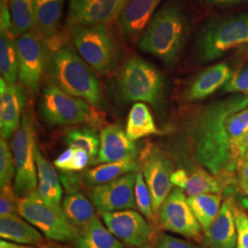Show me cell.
I'll list each match as a JSON object with an SVG mask.
<instances>
[{
	"label": "cell",
	"mask_w": 248,
	"mask_h": 248,
	"mask_svg": "<svg viewBox=\"0 0 248 248\" xmlns=\"http://www.w3.org/2000/svg\"><path fill=\"white\" fill-rule=\"evenodd\" d=\"M20 215L0 218V236L17 244L42 245L45 239L41 231L22 220Z\"/></svg>",
	"instance_id": "d4e9b609"
},
{
	"label": "cell",
	"mask_w": 248,
	"mask_h": 248,
	"mask_svg": "<svg viewBox=\"0 0 248 248\" xmlns=\"http://www.w3.org/2000/svg\"><path fill=\"white\" fill-rule=\"evenodd\" d=\"M138 148L123 129L108 126L100 132V146L98 156L93 164L117 163L135 160Z\"/></svg>",
	"instance_id": "d6986e66"
},
{
	"label": "cell",
	"mask_w": 248,
	"mask_h": 248,
	"mask_svg": "<svg viewBox=\"0 0 248 248\" xmlns=\"http://www.w3.org/2000/svg\"><path fill=\"white\" fill-rule=\"evenodd\" d=\"M180 188L185 190L188 197L208 193L220 194L222 191V186L218 180L205 170H197L190 175L187 174Z\"/></svg>",
	"instance_id": "1f68e13d"
},
{
	"label": "cell",
	"mask_w": 248,
	"mask_h": 248,
	"mask_svg": "<svg viewBox=\"0 0 248 248\" xmlns=\"http://www.w3.org/2000/svg\"><path fill=\"white\" fill-rule=\"evenodd\" d=\"M248 106V94H235L197 109L188 120L191 153L213 176L232 172L239 165L231 144L227 119Z\"/></svg>",
	"instance_id": "6da1fadb"
},
{
	"label": "cell",
	"mask_w": 248,
	"mask_h": 248,
	"mask_svg": "<svg viewBox=\"0 0 248 248\" xmlns=\"http://www.w3.org/2000/svg\"><path fill=\"white\" fill-rule=\"evenodd\" d=\"M64 140L68 147L85 151L90 157V164L98 156L100 136L90 126L72 129L66 133Z\"/></svg>",
	"instance_id": "4dcf8cb0"
},
{
	"label": "cell",
	"mask_w": 248,
	"mask_h": 248,
	"mask_svg": "<svg viewBox=\"0 0 248 248\" xmlns=\"http://www.w3.org/2000/svg\"><path fill=\"white\" fill-rule=\"evenodd\" d=\"M245 50H248V9L206 20L197 32L193 49L197 60L202 62Z\"/></svg>",
	"instance_id": "277c9868"
},
{
	"label": "cell",
	"mask_w": 248,
	"mask_h": 248,
	"mask_svg": "<svg viewBox=\"0 0 248 248\" xmlns=\"http://www.w3.org/2000/svg\"><path fill=\"white\" fill-rule=\"evenodd\" d=\"M107 228L117 238L132 247H142L152 235V228L142 214L133 210L102 213Z\"/></svg>",
	"instance_id": "9a60e30c"
},
{
	"label": "cell",
	"mask_w": 248,
	"mask_h": 248,
	"mask_svg": "<svg viewBox=\"0 0 248 248\" xmlns=\"http://www.w3.org/2000/svg\"><path fill=\"white\" fill-rule=\"evenodd\" d=\"M248 149V133L247 135L242 139V141L238 144V150H239L240 155L242 160L244 159L246 153Z\"/></svg>",
	"instance_id": "7bdbcfd3"
},
{
	"label": "cell",
	"mask_w": 248,
	"mask_h": 248,
	"mask_svg": "<svg viewBox=\"0 0 248 248\" xmlns=\"http://www.w3.org/2000/svg\"><path fill=\"white\" fill-rule=\"evenodd\" d=\"M206 243L210 248H236L237 232L233 214V204L225 201L215 221L205 232Z\"/></svg>",
	"instance_id": "44dd1931"
},
{
	"label": "cell",
	"mask_w": 248,
	"mask_h": 248,
	"mask_svg": "<svg viewBox=\"0 0 248 248\" xmlns=\"http://www.w3.org/2000/svg\"><path fill=\"white\" fill-rule=\"evenodd\" d=\"M16 177V165L12 149L5 140H0V186H9Z\"/></svg>",
	"instance_id": "836d02e7"
},
{
	"label": "cell",
	"mask_w": 248,
	"mask_h": 248,
	"mask_svg": "<svg viewBox=\"0 0 248 248\" xmlns=\"http://www.w3.org/2000/svg\"><path fill=\"white\" fill-rule=\"evenodd\" d=\"M140 169V164L135 160L106 163L88 170L85 174V179L90 185L98 186L110 182L126 174L138 172Z\"/></svg>",
	"instance_id": "83f0119b"
},
{
	"label": "cell",
	"mask_w": 248,
	"mask_h": 248,
	"mask_svg": "<svg viewBox=\"0 0 248 248\" xmlns=\"http://www.w3.org/2000/svg\"><path fill=\"white\" fill-rule=\"evenodd\" d=\"M159 222L165 230L178 233L189 239L202 238V227L191 211L183 189L171 190L158 212Z\"/></svg>",
	"instance_id": "8fae6325"
},
{
	"label": "cell",
	"mask_w": 248,
	"mask_h": 248,
	"mask_svg": "<svg viewBox=\"0 0 248 248\" xmlns=\"http://www.w3.org/2000/svg\"><path fill=\"white\" fill-rule=\"evenodd\" d=\"M230 66L226 62L211 65L201 72L186 89L184 98L186 101L202 100L213 95L223 87L232 78Z\"/></svg>",
	"instance_id": "ffe728a7"
},
{
	"label": "cell",
	"mask_w": 248,
	"mask_h": 248,
	"mask_svg": "<svg viewBox=\"0 0 248 248\" xmlns=\"http://www.w3.org/2000/svg\"><path fill=\"white\" fill-rule=\"evenodd\" d=\"M36 167L38 174L37 192L45 203L53 208H62V188L53 166L45 159L40 149L36 148Z\"/></svg>",
	"instance_id": "7402d4cb"
},
{
	"label": "cell",
	"mask_w": 248,
	"mask_h": 248,
	"mask_svg": "<svg viewBox=\"0 0 248 248\" xmlns=\"http://www.w3.org/2000/svg\"><path fill=\"white\" fill-rule=\"evenodd\" d=\"M125 133L133 142L142 137L159 134L150 109L145 103L136 102L133 104L128 116Z\"/></svg>",
	"instance_id": "4316f807"
},
{
	"label": "cell",
	"mask_w": 248,
	"mask_h": 248,
	"mask_svg": "<svg viewBox=\"0 0 248 248\" xmlns=\"http://www.w3.org/2000/svg\"><path fill=\"white\" fill-rule=\"evenodd\" d=\"M63 5L64 0H36L34 29L47 42L57 33Z\"/></svg>",
	"instance_id": "cb8c5ba5"
},
{
	"label": "cell",
	"mask_w": 248,
	"mask_h": 248,
	"mask_svg": "<svg viewBox=\"0 0 248 248\" xmlns=\"http://www.w3.org/2000/svg\"><path fill=\"white\" fill-rule=\"evenodd\" d=\"M223 91L226 93L248 94V62L240 71L232 76L223 86Z\"/></svg>",
	"instance_id": "d590c367"
},
{
	"label": "cell",
	"mask_w": 248,
	"mask_h": 248,
	"mask_svg": "<svg viewBox=\"0 0 248 248\" xmlns=\"http://www.w3.org/2000/svg\"><path fill=\"white\" fill-rule=\"evenodd\" d=\"M18 51V79L31 93L41 86L51 53L48 42L35 29L16 38Z\"/></svg>",
	"instance_id": "30bf717a"
},
{
	"label": "cell",
	"mask_w": 248,
	"mask_h": 248,
	"mask_svg": "<svg viewBox=\"0 0 248 248\" xmlns=\"http://www.w3.org/2000/svg\"><path fill=\"white\" fill-rule=\"evenodd\" d=\"M35 6L36 0H10L12 31L16 38L34 28Z\"/></svg>",
	"instance_id": "f546056e"
},
{
	"label": "cell",
	"mask_w": 248,
	"mask_h": 248,
	"mask_svg": "<svg viewBox=\"0 0 248 248\" xmlns=\"http://www.w3.org/2000/svg\"><path fill=\"white\" fill-rule=\"evenodd\" d=\"M134 199L136 207L139 210V212L147 219L153 220L155 215L153 209V199L141 171L136 172L134 185Z\"/></svg>",
	"instance_id": "d6a6232c"
},
{
	"label": "cell",
	"mask_w": 248,
	"mask_h": 248,
	"mask_svg": "<svg viewBox=\"0 0 248 248\" xmlns=\"http://www.w3.org/2000/svg\"><path fill=\"white\" fill-rule=\"evenodd\" d=\"M155 244L157 248H207L162 232L155 236Z\"/></svg>",
	"instance_id": "74e56055"
},
{
	"label": "cell",
	"mask_w": 248,
	"mask_h": 248,
	"mask_svg": "<svg viewBox=\"0 0 248 248\" xmlns=\"http://www.w3.org/2000/svg\"><path fill=\"white\" fill-rule=\"evenodd\" d=\"M135 173H129L114 180L93 186L91 200L99 213L131 210L136 207L134 199Z\"/></svg>",
	"instance_id": "5bb4252c"
},
{
	"label": "cell",
	"mask_w": 248,
	"mask_h": 248,
	"mask_svg": "<svg viewBox=\"0 0 248 248\" xmlns=\"http://www.w3.org/2000/svg\"><path fill=\"white\" fill-rule=\"evenodd\" d=\"M18 197L12 185L1 187L0 194V217L19 215L18 212Z\"/></svg>",
	"instance_id": "e575fe53"
},
{
	"label": "cell",
	"mask_w": 248,
	"mask_h": 248,
	"mask_svg": "<svg viewBox=\"0 0 248 248\" xmlns=\"http://www.w3.org/2000/svg\"><path fill=\"white\" fill-rule=\"evenodd\" d=\"M209 5H213L221 8H227L237 5H243L248 3V0H203Z\"/></svg>",
	"instance_id": "b9f144b4"
},
{
	"label": "cell",
	"mask_w": 248,
	"mask_h": 248,
	"mask_svg": "<svg viewBox=\"0 0 248 248\" xmlns=\"http://www.w3.org/2000/svg\"><path fill=\"white\" fill-rule=\"evenodd\" d=\"M39 110L46 124L53 126L87 124L97 126L101 118L88 101L67 94L53 81L46 83L39 102Z\"/></svg>",
	"instance_id": "5b68a950"
},
{
	"label": "cell",
	"mask_w": 248,
	"mask_h": 248,
	"mask_svg": "<svg viewBox=\"0 0 248 248\" xmlns=\"http://www.w3.org/2000/svg\"><path fill=\"white\" fill-rule=\"evenodd\" d=\"M239 187L242 193L248 196V160H244L241 165Z\"/></svg>",
	"instance_id": "ab89813d"
},
{
	"label": "cell",
	"mask_w": 248,
	"mask_h": 248,
	"mask_svg": "<svg viewBox=\"0 0 248 248\" xmlns=\"http://www.w3.org/2000/svg\"><path fill=\"white\" fill-rule=\"evenodd\" d=\"M127 0H69L66 18L72 31L79 27L106 24L117 19Z\"/></svg>",
	"instance_id": "4fadbf2b"
},
{
	"label": "cell",
	"mask_w": 248,
	"mask_h": 248,
	"mask_svg": "<svg viewBox=\"0 0 248 248\" xmlns=\"http://www.w3.org/2000/svg\"><path fill=\"white\" fill-rule=\"evenodd\" d=\"M0 248H56L46 245V244H42V245H25V244H17L13 242H9L7 240L1 239L0 241Z\"/></svg>",
	"instance_id": "60d3db41"
},
{
	"label": "cell",
	"mask_w": 248,
	"mask_h": 248,
	"mask_svg": "<svg viewBox=\"0 0 248 248\" xmlns=\"http://www.w3.org/2000/svg\"><path fill=\"white\" fill-rule=\"evenodd\" d=\"M79 231L78 237L74 242L76 248H124L98 217Z\"/></svg>",
	"instance_id": "484cf974"
},
{
	"label": "cell",
	"mask_w": 248,
	"mask_h": 248,
	"mask_svg": "<svg viewBox=\"0 0 248 248\" xmlns=\"http://www.w3.org/2000/svg\"><path fill=\"white\" fill-rule=\"evenodd\" d=\"M140 248H156L155 247H154V246H152V245H148V244H145V245H143L142 247H141Z\"/></svg>",
	"instance_id": "ee69618b"
},
{
	"label": "cell",
	"mask_w": 248,
	"mask_h": 248,
	"mask_svg": "<svg viewBox=\"0 0 248 248\" xmlns=\"http://www.w3.org/2000/svg\"><path fill=\"white\" fill-rule=\"evenodd\" d=\"M64 188L66 194L62 200L63 213L69 222L81 230L96 217L95 206L80 192L77 185L65 186Z\"/></svg>",
	"instance_id": "603a6c76"
},
{
	"label": "cell",
	"mask_w": 248,
	"mask_h": 248,
	"mask_svg": "<svg viewBox=\"0 0 248 248\" xmlns=\"http://www.w3.org/2000/svg\"><path fill=\"white\" fill-rule=\"evenodd\" d=\"M26 103L25 93L18 84H8L0 78V134L2 139H9L21 124V113Z\"/></svg>",
	"instance_id": "e0dca14e"
},
{
	"label": "cell",
	"mask_w": 248,
	"mask_h": 248,
	"mask_svg": "<svg viewBox=\"0 0 248 248\" xmlns=\"http://www.w3.org/2000/svg\"><path fill=\"white\" fill-rule=\"evenodd\" d=\"M233 214L237 232L236 248H248V217L243 210L233 205Z\"/></svg>",
	"instance_id": "8d00e7d4"
},
{
	"label": "cell",
	"mask_w": 248,
	"mask_h": 248,
	"mask_svg": "<svg viewBox=\"0 0 248 248\" xmlns=\"http://www.w3.org/2000/svg\"><path fill=\"white\" fill-rule=\"evenodd\" d=\"M18 212L49 239L75 242L79 235L80 231L69 222L62 208H53L45 203L37 191L19 198Z\"/></svg>",
	"instance_id": "ba28073f"
},
{
	"label": "cell",
	"mask_w": 248,
	"mask_h": 248,
	"mask_svg": "<svg viewBox=\"0 0 248 248\" xmlns=\"http://www.w3.org/2000/svg\"><path fill=\"white\" fill-rule=\"evenodd\" d=\"M244 160H248V149L247 151V153H246V155H245V157H244V159L242 160V161H244ZM241 161V162H242Z\"/></svg>",
	"instance_id": "f6af8a7d"
},
{
	"label": "cell",
	"mask_w": 248,
	"mask_h": 248,
	"mask_svg": "<svg viewBox=\"0 0 248 248\" xmlns=\"http://www.w3.org/2000/svg\"><path fill=\"white\" fill-rule=\"evenodd\" d=\"M90 164V157L85 151L80 149H75L72 154L71 157L68 161L67 165L63 169V171L71 172V171H80Z\"/></svg>",
	"instance_id": "f35d334b"
},
{
	"label": "cell",
	"mask_w": 248,
	"mask_h": 248,
	"mask_svg": "<svg viewBox=\"0 0 248 248\" xmlns=\"http://www.w3.org/2000/svg\"><path fill=\"white\" fill-rule=\"evenodd\" d=\"M118 84L124 99L158 105L165 93V79L161 72L142 57L133 56L124 62Z\"/></svg>",
	"instance_id": "52a82bcc"
},
{
	"label": "cell",
	"mask_w": 248,
	"mask_h": 248,
	"mask_svg": "<svg viewBox=\"0 0 248 248\" xmlns=\"http://www.w3.org/2000/svg\"><path fill=\"white\" fill-rule=\"evenodd\" d=\"M36 148L34 122L32 116L27 112L22 116L21 124L13 135L11 142V149L16 165V177L13 187L19 198L29 196L37 190Z\"/></svg>",
	"instance_id": "9c48e42d"
},
{
	"label": "cell",
	"mask_w": 248,
	"mask_h": 248,
	"mask_svg": "<svg viewBox=\"0 0 248 248\" xmlns=\"http://www.w3.org/2000/svg\"><path fill=\"white\" fill-rule=\"evenodd\" d=\"M189 31L186 9L179 0H168L151 19L138 41V47L173 66L185 50Z\"/></svg>",
	"instance_id": "7a4b0ae2"
},
{
	"label": "cell",
	"mask_w": 248,
	"mask_h": 248,
	"mask_svg": "<svg viewBox=\"0 0 248 248\" xmlns=\"http://www.w3.org/2000/svg\"><path fill=\"white\" fill-rule=\"evenodd\" d=\"M48 67L52 81L64 92L88 101L96 108L105 106L101 84L95 70L73 47L61 45L55 48Z\"/></svg>",
	"instance_id": "3957f363"
},
{
	"label": "cell",
	"mask_w": 248,
	"mask_h": 248,
	"mask_svg": "<svg viewBox=\"0 0 248 248\" xmlns=\"http://www.w3.org/2000/svg\"><path fill=\"white\" fill-rule=\"evenodd\" d=\"M71 38L78 54L97 73L107 76L117 68L122 50L106 24L77 28Z\"/></svg>",
	"instance_id": "8992f818"
},
{
	"label": "cell",
	"mask_w": 248,
	"mask_h": 248,
	"mask_svg": "<svg viewBox=\"0 0 248 248\" xmlns=\"http://www.w3.org/2000/svg\"><path fill=\"white\" fill-rule=\"evenodd\" d=\"M142 173L150 190L155 214L171 192L172 165L167 155L157 147L148 146L142 153Z\"/></svg>",
	"instance_id": "7c38bea8"
},
{
	"label": "cell",
	"mask_w": 248,
	"mask_h": 248,
	"mask_svg": "<svg viewBox=\"0 0 248 248\" xmlns=\"http://www.w3.org/2000/svg\"><path fill=\"white\" fill-rule=\"evenodd\" d=\"M0 71L1 78L8 84H16L18 78V51L7 0H1L0 4Z\"/></svg>",
	"instance_id": "ac0fdd59"
},
{
	"label": "cell",
	"mask_w": 248,
	"mask_h": 248,
	"mask_svg": "<svg viewBox=\"0 0 248 248\" xmlns=\"http://www.w3.org/2000/svg\"><path fill=\"white\" fill-rule=\"evenodd\" d=\"M187 202L204 232H207L221 210V195L208 193L188 197Z\"/></svg>",
	"instance_id": "f1b7e54d"
},
{
	"label": "cell",
	"mask_w": 248,
	"mask_h": 248,
	"mask_svg": "<svg viewBox=\"0 0 248 248\" xmlns=\"http://www.w3.org/2000/svg\"><path fill=\"white\" fill-rule=\"evenodd\" d=\"M162 0H127L121 10L117 22L128 42L139 41L148 26Z\"/></svg>",
	"instance_id": "2e32d148"
}]
</instances>
